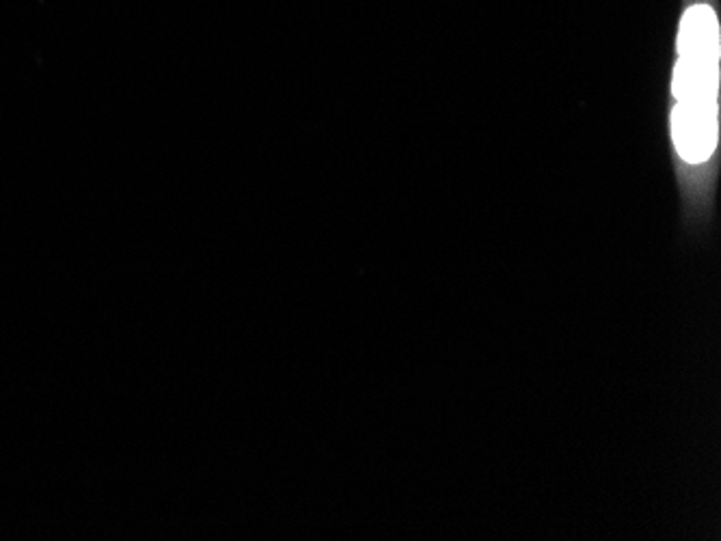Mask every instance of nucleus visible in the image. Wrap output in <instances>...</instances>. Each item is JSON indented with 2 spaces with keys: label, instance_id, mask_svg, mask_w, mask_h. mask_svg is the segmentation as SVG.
<instances>
[{
  "label": "nucleus",
  "instance_id": "1",
  "mask_svg": "<svg viewBox=\"0 0 721 541\" xmlns=\"http://www.w3.org/2000/svg\"><path fill=\"white\" fill-rule=\"evenodd\" d=\"M718 0H685L672 80V143L689 185L707 180L720 145Z\"/></svg>",
  "mask_w": 721,
  "mask_h": 541
}]
</instances>
